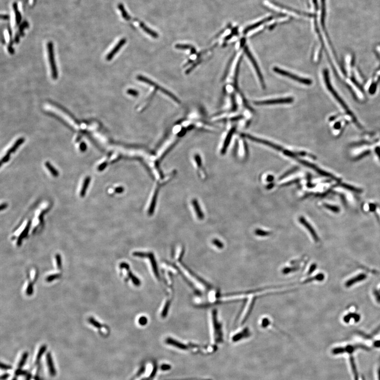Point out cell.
I'll return each instance as SVG.
<instances>
[{
  "label": "cell",
  "mask_w": 380,
  "mask_h": 380,
  "mask_svg": "<svg viewBox=\"0 0 380 380\" xmlns=\"http://www.w3.org/2000/svg\"><path fill=\"white\" fill-rule=\"evenodd\" d=\"M137 79L138 81L145 82V83H146V84H147L149 85L150 86H153L154 87L156 88L157 89L159 90L162 92L163 93L169 96L171 98H172L176 102H177V103H180L181 102L179 99L177 98V97H176L175 95H173V93H171V92H169L168 90L165 89V88L159 86L158 84H156L155 82H154V81H151V80H150V79L147 78H146L145 77H144V76H141V75L137 76Z\"/></svg>",
  "instance_id": "cell-1"
},
{
  "label": "cell",
  "mask_w": 380,
  "mask_h": 380,
  "mask_svg": "<svg viewBox=\"0 0 380 380\" xmlns=\"http://www.w3.org/2000/svg\"><path fill=\"white\" fill-rule=\"evenodd\" d=\"M273 70L276 73L283 76L285 77H288L289 78L291 79L292 80L303 84L310 85L312 84V81L309 79L299 77L297 75H294L293 73L289 72V71H286L285 70L282 69L278 67H274L273 68Z\"/></svg>",
  "instance_id": "cell-2"
},
{
  "label": "cell",
  "mask_w": 380,
  "mask_h": 380,
  "mask_svg": "<svg viewBox=\"0 0 380 380\" xmlns=\"http://www.w3.org/2000/svg\"><path fill=\"white\" fill-rule=\"evenodd\" d=\"M48 58L49 61L50 65L51 67V75L52 77L54 79H56L58 77V71H57V66L55 62L54 53H53V45L52 42H50L48 43Z\"/></svg>",
  "instance_id": "cell-3"
},
{
  "label": "cell",
  "mask_w": 380,
  "mask_h": 380,
  "mask_svg": "<svg viewBox=\"0 0 380 380\" xmlns=\"http://www.w3.org/2000/svg\"><path fill=\"white\" fill-rule=\"evenodd\" d=\"M241 135H242V136H243V137H246V138H248V139H250L251 141H254V142H259V143H260L261 144L269 146V147H271V148H274L275 150L278 151L283 152V151L284 150V149L281 146H280L279 145L275 144L274 143L269 142V141H267V140H265V139H261V138H259L254 137V136H252L249 135V134H242Z\"/></svg>",
  "instance_id": "cell-4"
},
{
  "label": "cell",
  "mask_w": 380,
  "mask_h": 380,
  "mask_svg": "<svg viewBox=\"0 0 380 380\" xmlns=\"http://www.w3.org/2000/svg\"><path fill=\"white\" fill-rule=\"evenodd\" d=\"M245 53H246L247 57H248V58L250 60L251 62L252 63V65L254 67V69L256 70V73L258 75V78H259V79L260 82L261 83V86L263 87V89H265V88H266L265 81H264L263 76H262V75L261 73V71H260V69L259 67L258 66V64L257 63V61L255 60L254 57H253L252 54L249 51V50L248 49V48L247 47H246L245 48Z\"/></svg>",
  "instance_id": "cell-5"
},
{
  "label": "cell",
  "mask_w": 380,
  "mask_h": 380,
  "mask_svg": "<svg viewBox=\"0 0 380 380\" xmlns=\"http://www.w3.org/2000/svg\"><path fill=\"white\" fill-rule=\"evenodd\" d=\"M294 101V99L291 97L285 98L273 99L266 101H254L256 105H269L283 104H291Z\"/></svg>",
  "instance_id": "cell-6"
},
{
  "label": "cell",
  "mask_w": 380,
  "mask_h": 380,
  "mask_svg": "<svg viewBox=\"0 0 380 380\" xmlns=\"http://www.w3.org/2000/svg\"><path fill=\"white\" fill-rule=\"evenodd\" d=\"M126 40L125 39H122L121 40L119 41L118 43L116 45L115 47L113 49L111 50V51L108 53V55L106 57V59L107 60L110 61L112 60V59L113 58L115 55L118 52L119 50L121 49V48L122 47V46L124 45L125 43H126Z\"/></svg>",
  "instance_id": "cell-7"
},
{
  "label": "cell",
  "mask_w": 380,
  "mask_h": 380,
  "mask_svg": "<svg viewBox=\"0 0 380 380\" xmlns=\"http://www.w3.org/2000/svg\"><path fill=\"white\" fill-rule=\"evenodd\" d=\"M366 277H367V276L365 274H361L358 275L353 278H351L350 279L348 280L345 283V286L349 288L357 283L362 282L364 280L366 279Z\"/></svg>",
  "instance_id": "cell-8"
},
{
  "label": "cell",
  "mask_w": 380,
  "mask_h": 380,
  "mask_svg": "<svg viewBox=\"0 0 380 380\" xmlns=\"http://www.w3.org/2000/svg\"><path fill=\"white\" fill-rule=\"evenodd\" d=\"M299 221L309 231L310 233L312 234V236L314 239L315 240V241H318V236L316 234V232L313 229L312 227L311 226V225L305 219L304 217H300L299 218Z\"/></svg>",
  "instance_id": "cell-9"
},
{
  "label": "cell",
  "mask_w": 380,
  "mask_h": 380,
  "mask_svg": "<svg viewBox=\"0 0 380 380\" xmlns=\"http://www.w3.org/2000/svg\"><path fill=\"white\" fill-rule=\"evenodd\" d=\"M236 127H233L229 131V133L228 134L227 137H226L225 139L224 144H223V147H222V151H221V153H222V154L225 153V152L227 151V148H228V147L229 145L230 144L231 139L232 138L233 135L234 134V132L236 131Z\"/></svg>",
  "instance_id": "cell-10"
},
{
  "label": "cell",
  "mask_w": 380,
  "mask_h": 380,
  "mask_svg": "<svg viewBox=\"0 0 380 380\" xmlns=\"http://www.w3.org/2000/svg\"><path fill=\"white\" fill-rule=\"evenodd\" d=\"M31 223H32L31 220L28 221V222L27 224V225L25 227V228L23 230L22 233H21L18 239L17 240V245L18 246H20L22 244V240H23L24 238H25L27 236V234L29 233V231L30 227H31Z\"/></svg>",
  "instance_id": "cell-11"
},
{
  "label": "cell",
  "mask_w": 380,
  "mask_h": 380,
  "mask_svg": "<svg viewBox=\"0 0 380 380\" xmlns=\"http://www.w3.org/2000/svg\"><path fill=\"white\" fill-rule=\"evenodd\" d=\"M91 181V177L90 176H87L85 178L84 181V183L82 184V188L81 189V193H80V196L81 197H84L86 195L87 190L88 188V186L89 185Z\"/></svg>",
  "instance_id": "cell-12"
},
{
  "label": "cell",
  "mask_w": 380,
  "mask_h": 380,
  "mask_svg": "<svg viewBox=\"0 0 380 380\" xmlns=\"http://www.w3.org/2000/svg\"><path fill=\"white\" fill-rule=\"evenodd\" d=\"M24 141H25V139H24V138H23V137H21L20 138H19L14 142V144H13V146H12L10 149L8 151V152L11 154L14 153L15 152V151L19 148V147L23 143Z\"/></svg>",
  "instance_id": "cell-13"
},
{
  "label": "cell",
  "mask_w": 380,
  "mask_h": 380,
  "mask_svg": "<svg viewBox=\"0 0 380 380\" xmlns=\"http://www.w3.org/2000/svg\"><path fill=\"white\" fill-rule=\"evenodd\" d=\"M45 166L48 168V170H49L51 174L55 176V177H57L59 176V172L56 168L53 167L51 163H50L49 162H46L45 163Z\"/></svg>",
  "instance_id": "cell-14"
},
{
  "label": "cell",
  "mask_w": 380,
  "mask_h": 380,
  "mask_svg": "<svg viewBox=\"0 0 380 380\" xmlns=\"http://www.w3.org/2000/svg\"><path fill=\"white\" fill-rule=\"evenodd\" d=\"M351 318H354L355 320V321L358 322L360 319V316L359 315L357 314H356V313H351V314H349L345 316V317L344 318V322H346V323H349Z\"/></svg>",
  "instance_id": "cell-15"
},
{
  "label": "cell",
  "mask_w": 380,
  "mask_h": 380,
  "mask_svg": "<svg viewBox=\"0 0 380 380\" xmlns=\"http://www.w3.org/2000/svg\"><path fill=\"white\" fill-rule=\"evenodd\" d=\"M140 26H141V27L142 28V29L144 30L146 32V33H148V35H151L152 37H154L155 38H157V37H158V35H157V33H156L154 31L151 30L148 27L145 26V25L144 24L141 23H140Z\"/></svg>",
  "instance_id": "cell-16"
},
{
  "label": "cell",
  "mask_w": 380,
  "mask_h": 380,
  "mask_svg": "<svg viewBox=\"0 0 380 380\" xmlns=\"http://www.w3.org/2000/svg\"><path fill=\"white\" fill-rule=\"evenodd\" d=\"M13 7L14 10L15 14V17H16V21L17 23L19 24L21 20V16L20 13L19 12L18 9V6L17 4L14 3L13 5Z\"/></svg>",
  "instance_id": "cell-17"
},
{
  "label": "cell",
  "mask_w": 380,
  "mask_h": 380,
  "mask_svg": "<svg viewBox=\"0 0 380 380\" xmlns=\"http://www.w3.org/2000/svg\"><path fill=\"white\" fill-rule=\"evenodd\" d=\"M118 7L120 10H121V12H122V15L124 17V18L125 19L127 20H129L130 18L128 15L127 13H126V11L125 10L124 6H122V4H119Z\"/></svg>",
  "instance_id": "cell-18"
},
{
  "label": "cell",
  "mask_w": 380,
  "mask_h": 380,
  "mask_svg": "<svg viewBox=\"0 0 380 380\" xmlns=\"http://www.w3.org/2000/svg\"><path fill=\"white\" fill-rule=\"evenodd\" d=\"M242 57H241L240 58L239 60L237 66L236 73H235V76H234V84H235V85H237L238 76V73H239L240 65V63H241V60H242Z\"/></svg>",
  "instance_id": "cell-19"
},
{
  "label": "cell",
  "mask_w": 380,
  "mask_h": 380,
  "mask_svg": "<svg viewBox=\"0 0 380 380\" xmlns=\"http://www.w3.org/2000/svg\"><path fill=\"white\" fill-rule=\"evenodd\" d=\"M297 168H298V167H294V168H291V170H289V171H288L287 172H286V173L283 174V176H281L280 177L279 180L283 179H284L285 177H287V176H289V175L291 174H292V173H294V172H295L296 170H297Z\"/></svg>",
  "instance_id": "cell-20"
},
{
  "label": "cell",
  "mask_w": 380,
  "mask_h": 380,
  "mask_svg": "<svg viewBox=\"0 0 380 380\" xmlns=\"http://www.w3.org/2000/svg\"><path fill=\"white\" fill-rule=\"evenodd\" d=\"M10 155H11V153L7 151V153L6 154V155L4 156L2 158V160H1V166H2V164L3 163H6L7 162L9 161L10 159Z\"/></svg>",
  "instance_id": "cell-21"
},
{
  "label": "cell",
  "mask_w": 380,
  "mask_h": 380,
  "mask_svg": "<svg viewBox=\"0 0 380 380\" xmlns=\"http://www.w3.org/2000/svg\"><path fill=\"white\" fill-rule=\"evenodd\" d=\"M176 48L179 49H192L193 47L192 46L188 45V44H176Z\"/></svg>",
  "instance_id": "cell-22"
},
{
  "label": "cell",
  "mask_w": 380,
  "mask_h": 380,
  "mask_svg": "<svg viewBox=\"0 0 380 380\" xmlns=\"http://www.w3.org/2000/svg\"><path fill=\"white\" fill-rule=\"evenodd\" d=\"M193 203L194 205H195L196 207H197V208H196V212H197V214L199 215L198 216L200 218H202L203 215H202V212H201V210H200V209L199 206L198 207V204H197V202L196 201H193Z\"/></svg>",
  "instance_id": "cell-23"
},
{
  "label": "cell",
  "mask_w": 380,
  "mask_h": 380,
  "mask_svg": "<svg viewBox=\"0 0 380 380\" xmlns=\"http://www.w3.org/2000/svg\"><path fill=\"white\" fill-rule=\"evenodd\" d=\"M256 233L257 234V235H259V236H267V235H268V234H270V233H269V232L265 231L262 230H260V229H257V230L256 231Z\"/></svg>",
  "instance_id": "cell-24"
},
{
  "label": "cell",
  "mask_w": 380,
  "mask_h": 380,
  "mask_svg": "<svg viewBox=\"0 0 380 380\" xmlns=\"http://www.w3.org/2000/svg\"><path fill=\"white\" fill-rule=\"evenodd\" d=\"M127 93L129 95H132L133 96H135V97L136 96H137L138 94H139L138 92H137L136 90L133 89H130L127 90Z\"/></svg>",
  "instance_id": "cell-25"
},
{
  "label": "cell",
  "mask_w": 380,
  "mask_h": 380,
  "mask_svg": "<svg viewBox=\"0 0 380 380\" xmlns=\"http://www.w3.org/2000/svg\"><path fill=\"white\" fill-rule=\"evenodd\" d=\"M107 165V162H104L101 164L99 165L98 168H98V170L99 171H102L104 170Z\"/></svg>",
  "instance_id": "cell-26"
},
{
  "label": "cell",
  "mask_w": 380,
  "mask_h": 380,
  "mask_svg": "<svg viewBox=\"0 0 380 380\" xmlns=\"http://www.w3.org/2000/svg\"><path fill=\"white\" fill-rule=\"evenodd\" d=\"M86 149H87V146H86V144L84 142H81V145H80V150H81V152H85L86 151Z\"/></svg>",
  "instance_id": "cell-27"
},
{
  "label": "cell",
  "mask_w": 380,
  "mask_h": 380,
  "mask_svg": "<svg viewBox=\"0 0 380 380\" xmlns=\"http://www.w3.org/2000/svg\"><path fill=\"white\" fill-rule=\"evenodd\" d=\"M274 180V176H272L269 175V176H267V181H268V182H272Z\"/></svg>",
  "instance_id": "cell-28"
},
{
  "label": "cell",
  "mask_w": 380,
  "mask_h": 380,
  "mask_svg": "<svg viewBox=\"0 0 380 380\" xmlns=\"http://www.w3.org/2000/svg\"><path fill=\"white\" fill-rule=\"evenodd\" d=\"M7 207V204L6 203H3V204H2L1 205V210H3L4 209H6Z\"/></svg>",
  "instance_id": "cell-29"
},
{
  "label": "cell",
  "mask_w": 380,
  "mask_h": 380,
  "mask_svg": "<svg viewBox=\"0 0 380 380\" xmlns=\"http://www.w3.org/2000/svg\"><path fill=\"white\" fill-rule=\"evenodd\" d=\"M122 191H123V188H121V187H119V188H117L115 189V192L116 193H121V192H122Z\"/></svg>",
  "instance_id": "cell-30"
},
{
  "label": "cell",
  "mask_w": 380,
  "mask_h": 380,
  "mask_svg": "<svg viewBox=\"0 0 380 380\" xmlns=\"http://www.w3.org/2000/svg\"><path fill=\"white\" fill-rule=\"evenodd\" d=\"M2 18L6 20V19H7L9 18V17H8L7 15H2Z\"/></svg>",
  "instance_id": "cell-31"
}]
</instances>
